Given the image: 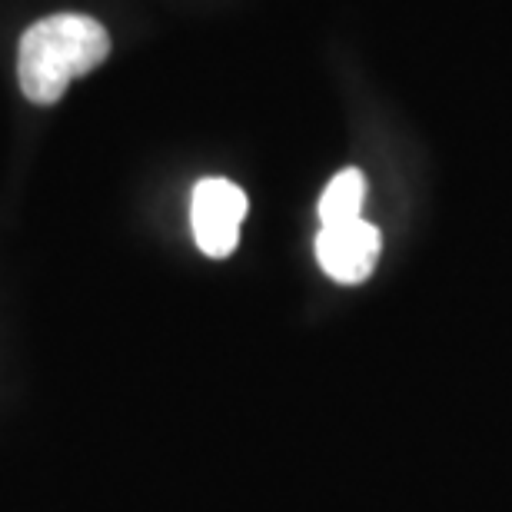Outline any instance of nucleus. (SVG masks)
<instances>
[{"label":"nucleus","mask_w":512,"mask_h":512,"mask_svg":"<svg viewBox=\"0 0 512 512\" xmlns=\"http://www.w3.org/2000/svg\"><path fill=\"white\" fill-rule=\"evenodd\" d=\"M110 57V34L90 14H50L30 24L17 44V84L37 107L57 104L70 80Z\"/></svg>","instance_id":"f257e3e1"},{"label":"nucleus","mask_w":512,"mask_h":512,"mask_svg":"<svg viewBox=\"0 0 512 512\" xmlns=\"http://www.w3.org/2000/svg\"><path fill=\"white\" fill-rule=\"evenodd\" d=\"M243 217H247V193L237 183L210 177L193 187V200H190L193 240L213 260H223V256L237 250Z\"/></svg>","instance_id":"f03ea898"},{"label":"nucleus","mask_w":512,"mask_h":512,"mask_svg":"<svg viewBox=\"0 0 512 512\" xmlns=\"http://www.w3.org/2000/svg\"><path fill=\"white\" fill-rule=\"evenodd\" d=\"M380 230L366 220L340 223V227H323L316 237V260L336 283H360L373 273L380 260Z\"/></svg>","instance_id":"7ed1b4c3"},{"label":"nucleus","mask_w":512,"mask_h":512,"mask_svg":"<svg viewBox=\"0 0 512 512\" xmlns=\"http://www.w3.org/2000/svg\"><path fill=\"white\" fill-rule=\"evenodd\" d=\"M366 197V180L360 170H343L330 180V187L320 197V223L323 227H340V223L360 220Z\"/></svg>","instance_id":"20e7f679"}]
</instances>
